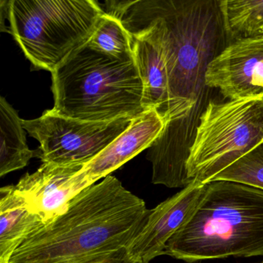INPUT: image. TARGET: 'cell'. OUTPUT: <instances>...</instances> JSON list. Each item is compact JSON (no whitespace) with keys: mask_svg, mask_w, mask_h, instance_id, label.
Listing matches in <instances>:
<instances>
[{"mask_svg":"<svg viewBox=\"0 0 263 263\" xmlns=\"http://www.w3.org/2000/svg\"><path fill=\"white\" fill-rule=\"evenodd\" d=\"M148 212L141 198L108 175L31 232L9 263H133L128 247Z\"/></svg>","mask_w":263,"mask_h":263,"instance_id":"1","label":"cell"},{"mask_svg":"<svg viewBox=\"0 0 263 263\" xmlns=\"http://www.w3.org/2000/svg\"><path fill=\"white\" fill-rule=\"evenodd\" d=\"M23 120L4 98H0V176L24 168L35 156L27 144Z\"/></svg>","mask_w":263,"mask_h":263,"instance_id":"13","label":"cell"},{"mask_svg":"<svg viewBox=\"0 0 263 263\" xmlns=\"http://www.w3.org/2000/svg\"><path fill=\"white\" fill-rule=\"evenodd\" d=\"M87 44L98 51L119 59L134 58L130 33L119 19L105 13L100 18Z\"/></svg>","mask_w":263,"mask_h":263,"instance_id":"15","label":"cell"},{"mask_svg":"<svg viewBox=\"0 0 263 263\" xmlns=\"http://www.w3.org/2000/svg\"><path fill=\"white\" fill-rule=\"evenodd\" d=\"M204 84L229 100L263 98V36L229 44L208 64Z\"/></svg>","mask_w":263,"mask_h":263,"instance_id":"7","label":"cell"},{"mask_svg":"<svg viewBox=\"0 0 263 263\" xmlns=\"http://www.w3.org/2000/svg\"><path fill=\"white\" fill-rule=\"evenodd\" d=\"M45 221L27 205L15 185L0 189V263H9L13 252Z\"/></svg>","mask_w":263,"mask_h":263,"instance_id":"12","label":"cell"},{"mask_svg":"<svg viewBox=\"0 0 263 263\" xmlns=\"http://www.w3.org/2000/svg\"><path fill=\"white\" fill-rule=\"evenodd\" d=\"M263 142V98L210 102L189 146L186 172L206 183Z\"/></svg>","mask_w":263,"mask_h":263,"instance_id":"5","label":"cell"},{"mask_svg":"<svg viewBox=\"0 0 263 263\" xmlns=\"http://www.w3.org/2000/svg\"><path fill=\"white\" fill-rule=\"evenodd\" d=\"M164 255L189 263L263 256V190L235 181L206 183L198 207Z\"/></svg>","mask_w":263,"mask_h":263,"instance_id":"2","label":"cell"},{"mask_svg":"<svg viewBox=\"0 0 263 263\" xmlns=\"http://www.w3.org/2000/svg\"><path fill=\"white\" fill-rule=\"evenodd\" d=\"M218 10L231 43L263 36V0H222Z\"/></svg>","mask_w":263,"mask_h":263,"instance_id":"14","label":"cell"},{"mask_svg":"<svg viewBox=\"0 0 263 263\" xmlns=\"http://www.w3.org/2000/svg\"><path fill=\"white\" fill-rule=\"evenodd\" d=\"M213 181H235L263 190V142L218 174Z\"/></svg>","mask_w":263,"mask_h":263,"instance_id":"16","label":"cell"},{"mask_svg":"<svg viewBox=\"0 0 263 263\" xmlns=\"http://www.w3.org/2000/svg\"><path fill=\"white\" fill-rule=\"evenodd\" d=\"M205 189L206 184L194 181L155 209H149L142 227L128 247L133 263H149L164 255L169 240L190 219Z\"/></svg>","mask_w":263,"mask_h":263,"instance_id":"8","label":"cell"},{"mask_svg":"<svg viewBox=\"0 0 263 263\" xmlns=\"http://www.w3.org/2000/svg\"><path fill=\"white\" fill-rule=\"evenodd\" d=\"M84 166L43 163L34 173L26 174L15 187L29 208L46 223L64 212L80 192L95 184Z\"/></svg>","mask_w":263,"mask_h":263,"instance_id":"9","label":"cell"},{"mask_svg":"<svg viewBox=\"0 0 263 263\" xmlns=\"http://www.w3.org/2000/svg\"><path fill=\"white\" fill-rule=\"evenodd\" d=\"M130 36L135 63L144 85L143 106L146 110L156 109L167 124L173 120L174 104L162 52L152 40L139 35Z\"/></svg>","mask_w":263,"mask_h":263,"instance_id":"11","label":"cell"},{"mask_svg":"<svg viewBox=\"0 0 263 263\" xmlns=\"http://www.w3.org/2000/svg\"><path fill=\"white\" fill-rule=\"evenodd\" d=\"M167 121L156 109H150L132 120L130 126L110 145L84 166L90 181L95 184L149 148L161 136Z\"/></svg>","mask_w":263,"mask_h":263,"instance_id":"10","label":"cell"},{"mask_svg":"<svg viewBox=\"0 0 263 263\" xmlns=\"http://www.w3.org/2000/svg\"><path fill=\"white\" fill-rule=\"evenodd\" d=\"M6 8L24 55L51 73L88 43L104 13L95 0H10Z\"/></svg>","mask_w":263,"mask_h":263,"instance_id":"4","label":"cell"},{"mask_svg":"<svg viewBox=\"0 0 263 263\" xmlns=\"http://www.w3.org/2000/svg\"><path fill=\"white\" fill-rule=\"evenodd\" d=\"M260 263H263V261H261V262H260Z\"/></svg>","mask_w":263,"mask_h":263,"instance_id":"17","label":"cell"},{"mask_svg":"<svg viewBox=\"0 0 263 263\" xmlns=\"http://www.w3.org/2000/svg\"><path fill=\"white\" fill-rule=\"evenodd\" d=\"M197 263H200V262H197Z\"/></svg>","mask_w":263,"mask_h":263,"instance_id":"18","label":"cell"},{"mask_svg":"<svg viewBox=\"0 0 263 263\" xmlns=\"http://www.w3.org/2000/svg\"><path fill=\"white\" fill-rule=\"evenodd\" d=\"M53 110L65 118L106 122L146 111L135 57L119 59L86 44L52 73Z\"/></svg>","mask_w":263,"mask_h":263,"instance_id":"3","label":"cell"},{"mask_svg":"<svg viewBox=\"0 0 263 263\" xmlns=\"http://www.w3.org/2000/svg\"><path fill=\"white\" fill-rule=\"evenodd\" d=\"M134 118L89 122L61 116L51 109L36 119L22 122L30 136L39 141L35 156L43 163L86 165L125 132Z\"/></svg>","mask_w":263,"mask_h":263,"instance_id":"6","label":"cell"}]
</instances>
